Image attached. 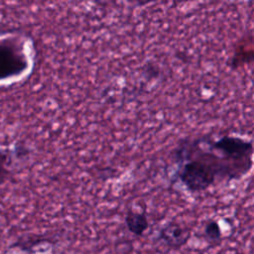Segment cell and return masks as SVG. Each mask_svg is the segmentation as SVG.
Listing matches in <instances>:
<instances>
[{"label":"cell","instance_id":"cell-1","mask_svg":"<svg viewBox=\"0 0 254 254\" xmlns=\"http://www.w3.org/2000/svg\"><path fill=\"white\" fill-rule=\"evenodd\" d=\"M252 156L251 140L239 136L184 139L174 151V176L190 192L204 191L246 176L252 169Z\"/></svg>","mask_w":254,"mask_h":254},{"label":"cell","instance_id":"cell-2","mask_svg":"<svg viewBox=\"0 0 254 254\" xmlns=\"http://www.w3.org/2000/svg\"><path fill=\"white\" fill-rule=\"evenodd\" d=\"M26 66L25 55L20 50L0 42V78L21 72Z\"/></svg>","mask_w":254,"mask_h":254},{"label":"cell","instance_id":"cell-5","mask_svg":"<svg viewBox=\"0 0 254 254\" xmlns=\"http://www.w3.org/2000/svg\"><path fill=\"white\" fill-rule=\"evenodd\" d=\"M252 38L250 37L249 40H241L238 43V46L235 49L232 61H231V65L233 67H237L240 64H243L244 63H247V57L249 60L252 61V56H253V49L252 47L247 49V43L251 40Z\"/></svg>","mask_w":254,"mask_h":254},{"label":"cell","instance_id":"cell-6","mask_svg":"<svg viewBox=\"0 0 254 254\" xmlns=\"http://www.w3.org/2000/svg\"><path fill=\"white\" fill-rule=\"evenodd\" d=\"M204 236L209 242H217L221 239V228L217 221L209 220L203 229Z\"/></svg>","mask_w":254,"mask_h":254},{"label":"cell","instance_id":"cell-3","mask_svg":"<svg viewBox=\"0 0 254 254\" xmlns=\"http://www.w3.org/2000/svg\"><path fill=\"white\" fill-rule=\"evenodd\" d=\"M190 237L189 228L182 224L171 221L166 223L159 231L158 239L167 247L172 249H179L184 246Z\"/></svg>","mask_w":254,"mask_h":254},{"label":"cell","instance_id":"cell-4","mask_svg":"<svg viewBox=\"0 0 254 254\" xmlns=\"http://www.w3.org/2000/svg\"><path fill=\"white\" fill-rule=\"evenodd\" d=\"M125 224L127 229L136 236H142L149 228V221L144 212L128 210L125 215Z\"/></svg>","mask_w":254,"mask_h":254},{"label":"cell","instance_id":"cell-7","mask_svg":"<svg viewBox=\"0 0 254 254\" xmlns=\"http://www.w3.org/2000/svg\"><path fill=\"white\" fill-rule=\"evenodd\" d=\"M11 157L7 150L0 149V183H3L10 176Z\"/></svg>","mask_w":254,"mask_h":254}]
</instances>
